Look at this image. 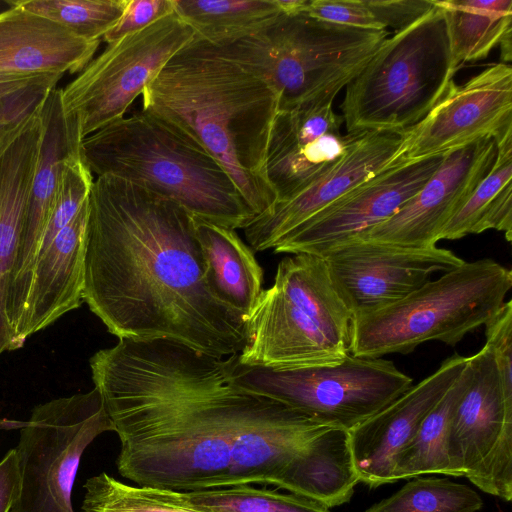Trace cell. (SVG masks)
Listing matches in <instances>:
<instances>
[{"mask_svg":"<svg viewBox=\"0 0 512 512\" xmlns=\"http://www.w3.org/2000/svg\"><path fill=\"white\" fill-rule=\"evenodd\" d=\"M113 432L119 474L136 485L197 491L234 485V470L293 422L294 410L246 390L231 357L167 339L118 342L89 360Z\"/></svg>","mask_w":512,"mask_h":512,"instance_id":"cell-1","label":"cell"},{"mask_svg":"<svg viewBox=\"0 0 512 512\" xmlns=\"http://www.w3.org/2000/svg\"><path fill=\"white\" fill-rule=\"evenodd\" d=\"M83 302L118 339H167L216 357L246 343L247 320L208 288L194 216L110 174L88 196Z\"/></svg>","mask_w":512,"mask_h":512,"instance_id":"cell-2","label":"cell"},{"mask_svg":"<svg viewBox=\"0 0 512 512\" xmlns=\"http://www.w3.org/2000/svg\"><path fill=\"white\" fill-rule=\"evenodd\" d=\"M142 111L210 153L257 215L277 196L266 156L279 97L260 77L196 34L145 87Z\"/></svg>","mask_w":512,"mask_h":512,"instance_id":"cell-3","label":"cell"},{"mask_svg":"<svg viewBox=\"0 0 512 512\" xmlns=\"http://www.w3.org/2000/svg\"><path fill=\"white\" fill-rule=\"evenodd\" d=\"M81 156L97 177L110 174L142 185L211 223L244 229L256 216L210 153L148 112L87 136Z\"/></svg>","mask_w":512,"mask_h":512,"instance_id":"cell-4","label":"cell"},{"mask_svg":"<svg viewBox=\"0 0 512 512\" xmlns=\"http://www.w3.org/2000/svg\"><path fill=\"white\" fill-rule=\"evenodd\" d=\"M354 317L336 292L323 258H283L273 284L247 318L241 364L276 370L335 364L351 354Z\"/></svg>","mask_w":512,"mask_h":512,"instance_id":"cell-5","label":"cell"},{"mask_svg":"<svg viewBox=\"0 0 512 512\" xmlns=\"http://www.w3.org/2000/svg\"><path fill=\"white\" fill-rule=\"evenodd\" d=\"M388 37L387 30L347 26L306 12H280L258 32L220 48L262 78L284 109L332 104Z\"/></svg>","mask_w":512,"mask_h":512,"instance_id":"cell-6","label":"cell"},{"mask_svg":"<svg viewBox=\"0 0 512 512\" xmlns=\"http://www.w3.org/2000/svg\"><path fill=\"white\" fill-rule=\"evenodd\" d=\"M394 32L350 81L340 106L347 133H403L444 97L453 68L442 10L436 5Z\"/></svg>","mask_w":512,"mask_h":512,"instance_id":"cell-7","label":"cell"},{"mask_svg":"<svg viewBox=\"0 0 512 512\" xmlns=\"http://www.w3.org/2000/svg\"><path fill=\"white\" fill-rule=\"evenodd\" d=\"M512 271L492 259L464 262L402 299L353 320L351 355L409 354L440 341L455 346L504 304Z\"/></svg>","mask_w":512,"mask_h":512,"instance_id":"cell-8","label":"cell"},{"mask_svg":"<svg viewBox=\"0 0 512 512\" xmlns=\"http://www.w3.org/2000/svg\"><path fill=\"white\" fill-rule=\"evenodd\" d=\"M230 357L239 386L347 431L413 385L410 376L382 357L350 354L335 364L287 370L249 366L239 363L237 354Z\"/></svg>","mask_w":512,"mask_h":512,"instance_id":"cell-9","label":"cell"},{"mask_svg":"<svg viewBox=\"0 0 512 512\" xmlns=\"http://www.w3.org/2000/svg\"><path fill=\"white\" fill-rule=\"evenodd\" d=\"M195 33L175 13L107 45L79 75L60 89L71 144L125 117L128 108L169 59Z\"/></svg>","mask_w":512,"mask_h":512,"instance_id":"cell-10","label":"cell"},{"mask_svg":"<svg viewBox=\"0 0 512 512\" xmlns=\"http://www.w3.org/2000/svg\"><path fill=\"white\" fill-rule=\"evenodd\" d=\"M113 430L95 387L35 406L15 448L20 482L12 512H74L81 457L96 437Z\"/></svg>","mask_w":512,"mask_h":512,"instance_id":"cell-11","label":"cell"},{"mask_svg":"<svg viewBox=\"0 0 512 512\" xmlns=\"http://www.w3.org/2000/svg\"><path fill=\"white\" fill-rule=\"evenodd\" d=\"M470 380L452 417L450 455L458 477L512 499V394L504 391L488 346L468 357Z\"/></svg>","mask_w":512,"mask_h":512,"instance_id":"cell-12","label":"cell"},{"mask_svg":"<svg viewBox=\"0 0 512 512\" xmlns=\"http://www.w3.org/2000/svg\"><path fill=\"white\" fill-rule=\"evenodd\" d=\"M445 154L399 157L309 218L273 250L324 257L394 215L426 183Z\"/></svg>","mask_w":512,"mask_h":512,"instance_id":"cell-13","label":"cell"},{"mask_svg":"<svg viewBox=\"0 0 512 512\" xmlns=\"http://www.w3.org/2000/svg\"><path fill=\"white\" fill-rule=\"evenodd\" d=\"M333 286L354 318L409 295L465 261L437 246L407 248L353 240L324 257Z\"/></svg>","mask_w":512,"mask_h":512,"instance_id":"cell-14","label":"cell"},{"mask_svg":"<svg viewBox=\"0 0 512 512\" xmlns=\"http://www.w3.org/2000/svg\"><path fill=\"white\" fill-rule=\"evenodd\" d=\"M512 134V68L499 63L463 85L451 83L444 97L404 132L396 155L417 160L446 154L483 138L496 143Z\"/></svg>","mask_w":512,"mask_h":512,"instance_id":"cell-15","label":"cell"},{"mask_svg":"<svg viewBox=\"0 0 512 512\" xmlns=\"http://www.w3.org/2000/svg\"><path fill=\"white\" fill-rule=\"evenodd\" d=\"M496 156V140L488 137L449 151L394 215L354 240L407 248L436 246L442 230L491 169Z\"/></svg>","mask_w":512,"mask_h":512,"instance_id":"cell-16","label":"cell"},{"mask_svg":"<svg viewBox=\"0 0 512 512\" xmlns=\"http://www.w3.org/2000/svg\"><path fill=\"white\" fill-rule=\"evenodd\" d=\"M343 123L332 104L278 110L266 156V175L276 202L303 191L341 160L360 133L343 135Z\"/></svg>","mask_w":512,"mask_h":512,"instance_id":"cell-17","label":"cell"},{"mask_svg":"<svg viewBox=\"0 0 512 512\" xmlns=\"http://www.w3.org/2000/svg\"><path fill=\"white\" fill-rule=\"evenodd\" d=\"M403 136L404 132H360L325 175L253 218L244 228L252 250L274 249L302 223L396 160Z\"/></svg>","mask_w":512,"mask_h":512,"instance_id":"cell-18","label":"cell"},{"mask_svg":"<svg viewBox=\"0 0 512 512\" xmlns=\"http://www.w3.org/2000/svg\"><path fill=\"white\" fill-rule=\"evenodd\" d=\"M467 360L468 357L459 354L445 359L432 374L348 431L359 482L370 488L393 483L396 455L455 382Z\"/></svg>","mask_w":512,"mask_h":512,"instance_id":"cell-19","label":"cell"},{"mask_svg":"<svg viewBox=\"0 0 512 512\" xmlns=\"http://www.w3.org/2000/svg\"><path fill=\"white\" fill-rule=\"evenodd\" d=\"M45 132L34 176L7 296V317L11 332L19 324L27 300L32 271L43 235L60 188L66 161L81 150L72 146L60 105V89H53L44 102Z\"/></svg>","mask_w":512,"mask_h":512,"instance_id":"cell-20","label":"cell"},{"mask_svg":"<svg viewBox=\"0 0 512 512\" xmlns=\"http://www.w3.org/2000/svg\"><path fill=\"white\" fill-rule=\"evenodd\" d=\"M87 212L88 198L38 256L11 350L21 348L28 337L82 304Z\"/></svg>","mask_w":512,"mask_h":512,"instance_id":"cell-21","label":"cell"},{"mask_svg":"<svg viewBox=\"0 0 512 512\" xmlns=\"http://www.w3.org/2000/svg\"><path fill=\"white\" fill-rule=\"evenodd\" d=\"M45 132L44 101L0 149V356L11 351L7 296Z\"/></svg>","mask_w":512,"mask_h":512,"instance_id":"cell-22","label":"cell"},{"mask_svg":"<svg viewBox=\"0 0 512 512\" xmlns=\"http://www.w3.org/2000/svg\"><path fill=\"white\" fill-rule=\"evenodd\" d=\"M0 12V75L81 72L100 41L80 38L69 30L9 1Z\"/></svg>","mask_w":512,"mask_h":512,"instance_id":"cell-23","label":"cell"},{"mask_svg":"<svg viewBox=\"0 0 512 512\" xmlns=\"http://www.w3.org/2000/svg\"><path fill=\"white\" fill-rule=\"evenodd\" d=\"M196 238L212 296L246 320L263 292V270L234 229L194 216Z\"/></svg>","mask_w":512,"mask_h":512,"instance_id":"cell-24","label":"cell"},{"mask_svg":"<svg viewBox=\"0 0 512 512\" xmlns=\"http://www.w3.org/2000/svg\"><path fill=\"white\" fill-rule=\"evenodd\" d=\"M512 134L497 142V156L464 205L442 230L439 239L456 240L489 229L512 240Z\"/></svg>","mask_w":512,"mask_h":512,"instance_id":"cell-25","label":"cell"},{"mask_svg":"<svg viewBox=\"0 0 512 512\" xmlns=\"http://www.w3.org/2000/svg\"><path fill=\"white\" fill-rule=\"evenodd\" d=\"M469 380L467 360L455 382L427 414L413 438L396 455L392 469L393 483L425 474L458 477L450 455V426L455 408Z\"/></svg>","mask_w":512,"mask_h":512,"instance_id":"cell-26","label":"cell"},{"mask_svg":"<svg viewBox=\"0 0 512 512\" xmlns=\"http://www.w3.org/2000/svg\"><path fill=\"white\" fill-rule=\"evenodd\" d=\"M442 10L454 69L486 58L512 27L511 0H435Z\"/></svg>","mask_w":512,"mask_h":512,"instance_id":"cell-27","label":"cell"},{"mask_svg":"<svg viewBox=\"0 0 512 512\" xmlns=\"http://www.w3.org/2000/svg\"><path fill=\"white\" fill-rule=\"evenodd\" d=\"M173 6L197 36L217 47L258 32L280 13L276 0H173Z\"/></svg>","mask_w":512,"mask_h":512,"instance_id":"cell-28","label":"cell"},{"mask_svg":"<svg viewBox=\"0 0 512 512\" xmlns=\"http://www.w3.org/2000/svg\"><path fill=\"white\" fill-rule=\"evenodd\" d=\"M83 512H212L194 506L184 491L130 485L102 472L87 479Z\"/></svg>","mask_w":512,"mask_h":512,"instance_id":"cell-29","label":"cell"},{"mask_svg":"<svg viewBox=\"0 0 512 512\" xmlns=\"http://www.w3.org/2000/svg\"><path fill=\"white\" fill-rule=\"evenodd\" d=\"M433 6V0H307L304 12L347 26L397 32Z\"/></svg>","mask_w":512,"mask_h":512,"instance_id":"cell-30","label":"cell"},{"mask_svg":"<svg viewBox=\"0 0 512 512\" xmlns=\"http://www.w3.org/2000/svg\"><path fill=\"white\" fill-rule=\"evenodd\" d=\"M365 512H476L483 507L471 487L447 478L414 477Z\"/></svg>","mask_w":512,"mask_h":512,"instance_id":"cell-31","label":"cell"},{"mask_svg":"<svg viewBox=\"0 0 512 512\" xmlns=\"http://www.w3.org/2000/svg\"><path fill=\"white\" fill-rule=\"evenodd\" d=\"M185 495L194 506L212 512H331L305 496L253 485L188 491Z\"/></svg>","mask_w":512,"mask_h":512,"instance_id":"cell-32","label":"cell"},{"mask_svg":"<svg viewBox=\"0 0 512 512\" xmlns=\"http://www.w3.org/2000/svg\"><path fill=\"white\" fill-rule=\"evenodd\" d=\"M74 35L100 41L121 17L127 0H10Z\"/></svg>","mask_w":512,"mask_h":512,"instance_id":"cell-33","label":"cell"},{"mask_svg":"<svg viewBox=\"0 0 512 512\" xmlns=\"http://www.w3.org/2000/svg\"><path fill=\"white\" fill-rule=\"evenodd\" d=\"M61 78L57 74L0 75V122L29 113Z\"/></svg>","mask_w":512,"mask_h":512,"instance_id":"cell-34","label":"cell"},{"mask_svg":"<svg viewBox=\"0 0 512 512\" xmlns=\"http://www.w3.org/2000/svg\"><path fill=\"white\" fill-rule=\"evenodd\" d=\"M173 13V0H127L121 17L103 39L113 43Z\"/></svg>","mask_w":512,"mask_h":512,"instance_id":"cell-35","label":"cell"},{"mask_svg":"<svg viewBox=\"0 0 512 512\" xmlns=\"http://www.w3.org/2000/svg\"><path fill=\"white\" fill-rule=\"evenodd\" d=\"M19 466L15 448L0 461V512H12L19 493Z\"/></svg>","mask_w":512,"mask_h":512,"instance_id":"cell-36","label":"cell"},{"mask_svg":"<svg viewBox=\"0 0 512 512\" xmlns=\"http://www.w3.org/2000/svg\"><path fill=\"white\" fill-rule=\"evenodd\" d=\"M512 27L507 29L502 35L499 46L501 49V63L507 64L512 59V43H511Z\"/></svg>","mask_w":512,"mask_h":512,"instance_id":"cell-37","label":"cell"}]
</instances>
